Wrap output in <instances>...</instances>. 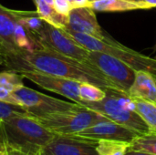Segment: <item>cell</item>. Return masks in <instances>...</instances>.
<instances>
[{
	"label": "cell",
	"mask_w": 156,
	"mask_h": 155,
	"mask_svg": "<svg viewBox=\"0 0 156 155\" xmlns=\"http://www.w3.org/2000/svg\"><path fill=\"white\" fill-rule=\"evenodd\" d=\"M6 68L15 71L31 69L80 82L91 83L104 90H117L115 86L94 65L44 48L32 51L21 50L16 56L7 60Z\"/></svg>",
	"instance_id": "cell-1"
},
{
	"label": "cell",
	"mask_w": 156,
	"mask_h": 155,
	"mask_svg": "<svg viewBox=\"0 0 156 155\" xmlns=\"http://www.w3.org/2000/svg\"><path fill=\"white\" fill-rule=\"evenodd\" d=\"M55 135L28 114L0 121V147L26 155H41Z\"/></svg>",
	"instance_id": "cell-2"
},
{
	"label": "cell",
	"mask_w": 156,
	"mask_h": 155,
	"mask_svg": "<svg viewBox=\"0 0 156 155\" xmlns=\"http://www.w3.org/2000/svg\"><path fill=\"white\" fill-rule=\"evenodd\" d=\"M63 29L88 50L108 53L122 60L135 71L148 72L156 79V58L143 55L123 46L108 34H106L103 40H101L90 35L76 32L69 28Z\"/></svg>",
	"instance_id": "cell-3"
},
{
	"label": "cell",
	"mask_w": 156,
	"mask_h": 155,
	"mask_svg": "<svg viewBox=\"0 0 156 155\" xmlns=\"http://www.w3.org/2000/svg\"><path fill=\"white\" fill-rule=\"evenodd\" d=\"M105 90L107 95L102 100L83 102L81 105L140 134L152 132L144 121L133 110L131 100L125 94L112 89Z\"/></svg>",
	"instance_id": "cell-4"
},
{
	"label": "cell",
	"mask_w": 156,
	"mask_h": 155,
	"mask_svg": "<svg viewBox=\"0 0 156 155\" xmlns=\"http://www.w3.org/2000/svg\"><path fill=\"white\" fill-rule=\"evenodd\" d=\"M103 118L101 114L78 104L73 109L35 119L54 134L74 135Z\"/></svg>",
	"instance_id": "cell-5"
},
{
	"label": "cell",
	"mask_w": 156,
	"mask_h": 155,
	"mask_svg": "<svg viewBox=\"0 0 156 155\" xmlns=\"http://www.w3.org/2000/svg\"><path fill=\"white\" fill-rule=\"evenodd\" d=\"M31 37L37 48L54 51L81 62L88 61L90 50L78 43L67 31L53 26L46 21Z\"/></svg>",
	"instance_id": "cell-6"
},
{
	"label": "cell",
	"mask_w": 156,
	"mask_h": 155,
	"mask_svg": "<svg viewBox=\"0 0 156 155\" xmlns=\"http://www.w3.org/2000/svg\"><path fill=\"white\" fill-rule=\"evenodd\" d=\"M12 94L18 100L19 104L27 111L28 115L34 118L65 111L73 109L78 105V103L73 101L69 102L46 95L37 90L27 88L25 85L16 89L12 91Z\"/></svg>",
	"instance_id": "cell-7"
},
{
	"label": "cell",
	"mask_w": 156,
	"mask_h": 155,
	"mask_svg": "<svg viewBox=\"0 0 156 155\" xmlns=\"http://www.w3.org/2000/svg\"><path fill=\"white\" fill-rule=\"evenodd\" d=\"M87 63L98 68L115 86L118 91L127 96L136 71L117 58L101 51H90Z\"/></svg>",
	"instance_id": "cell-8"
},
{
	"label": "cell",
	"mask_w": 156,
	"mask_h": 155,
	"mask_svg": "<svg viewBox=\"0 0 156 155\" xmlns=\"http://www.w3.org/2000/svg\"><path fill=\"white\" fill-rule=\"evenodd\" d=\"M17 72H19L25 79H27L44 90L61 95L78 104H81V99L80 97V81L31 69L20 70Z\"/></svg>",
	"instance_id": "cell-9"
},
{
	"label": "cell",
	"mask_w": 156,
	"mask_h": 155,
	"mask_svg": "<svg viewBox=\"0 0 156 155\" xmlns=\"http://www.w3.org/2000/svg\"><path fill=\"white\" fill-rule=\"evenodd\" d=\"M99 141L75 135H55L44 147L41 155H98Z\"/></svg>",
	"instance_id": "cell-10"
},
{
	"label": "cell",
	"mask_w": 156,
	"mask_h": 155,
	"mask_svg": "<svg viewBox=\"0 0 156 155\" xmlns=\"http://www.w3.org/2000/svg\"><path fill=\"white\" fill-rule=\"evenodd\" d=\"M74 135L95 141L107 140L131 143L136 136L140 135V133L104 117L103 119L96 122L91 126Z\"/></svg>",
	"instance_id": "cell-11"
},
{
	"label": "cell",
	"mask_w": 156,
	"mask_h": 155,
	"mask_svg": "<svg viewBox=\"0 0 156 155\" xmlns=\"http://www.w3.org/2000/svg\"><path fill=\"white\" fill-rule=\"evenodd\" d=\"M65 28L87 34L101 40H103L107 34L100 26L95 11L89 6L73 8L69 14V21Z\"/></svg>",
	"instance_id": "cell-12"
},
{
	"label": "cell",
	"mask_w": 156,
	"mask_h": 155,
	"mask_svg": "<svg viewBox=\"0 0 156 155\" xmlns=\"http://www.w3.org/2000/svg\"><path fill=\"white\" fill-rule=\"evenodd\" d=\"M17 22L16 10L6 8L0 4V45L6 54L7 60L21 51L15 41V29Z\"/></svg>",
	"instance_id": "cell-13"
},
{
	"label": "cell",
	"mask_w": 156,
	"mask_h": 155,
	"mask_svg": "<svg viewBox=\"0 0 156 155\" xmlns=\"http://www.w3.org/2000/svg\"><path fill=\"white\" fill-rule=\"evenodd\" d=\"M128 98H136L156 104V79L145 71H136L135 79L127 93Z\"/></svg>",
	"instance_id": "cell-14"
},
{
	"label": "cell",
	"mask_w": 156,
	"mask_h": 155,
	"mask_svg": "<svg viewBox=\"0 0 156 155\" xmlns=\"http://www.w3.org/2000/svg\"><path fill=\"white\" fill-rule=\"evenodd\" d=\"M87 6L98 12H125L154 8L152 5L144 2H135L131 0H100L90 2Z\"/></svg>",
	"instance_id": "cell-15"
},
{
	"label": "cell",
	"mask_w": 156,
	"mask_h": 155,
	"mask_svg": "<svg viewBox=\"0 0 156 155\" xmlns=\"http://www.w3.org/2000/svg\"><path fill=\"white\" fill-rule=\"evenodd\" d=\"M37 7V13L38 16L58 28H65L68 25L69 16L58 14L52 5H48L45 0H32Z\"/></svg>",
	"instance_id": "cell-16"
},
{
	"label": "cell",
	"mask_w": 156,
	"mask_h": 155,
	"mask_svg": "<svg viewBox=\"0 0 156 155\" xmlns=\"http://www.w3.org/2000/svg\"><path fill=\"white\" fill-rule=\"evenodd\" d=\"M132 108L144 121L152 132H156V104L136 98H129Z\"/></svg>",
	"instance_id": "cell-17"
},
{
	"label": "cell",
	"mask_w": 156,
	"mask_h": 155,
	"mask_svg": "<svg viewBox=\"0 0 156 155\" xmlns=\"http://www.w3.org/2000/svg\"><path fill=\"white\" fill-rule=\"evenodd\" d=\"M129 149L156 155V132H150L136 136L130 143Z\"/></svg>",
	"instance_id": "cell-18"
},
{
	"label": "cell",
	"mask_w": 156,
	"mask_h": 155,
	"mask_svg": "<svg viewBox=\"0 0 156 155\" xmlns=\"http://www.w3.org/2000/svg\"><path fill=\"white\" fill-rule=\"evenodd\" d=\"M130 148V143L122 141L101 140L97 145L98 155H125Z\"/></svg>",
	"instance_id": "cell-19"
},
{
	"label": "cell",
	"mask_w": 156,
	"mask_h": 155,
	"mask_svg": "<svg viewBox=\"0 0 156 155\" xmlns=\"http://www.w3.org/2000/svg\"><path fill=\"white\" fill-rule=\"evenodd\" d=\"M106 90L99 86L88 82H80V97L81 104L83 102H96L101 101L106 97ZM80 104V105H81Z\"/></svg>",
	"instance_id": "cell-20"
},
{
	"label": "cell",
	"mask_w": 156,
	"mask_h": 155,
	"mask_svg": "<svg viewBox=\"0 0 156 155\" xmlns=\"http://www.w3.org/2000/svg\"><path fill=\"white\" fill-rule=\"evenodd\" d=\"M25 78L17 71L7 70L0 72V88L12 93L16 89L24 85L23 79Z\"/></svg>",
	"instance_id": "cell-21"
},
{
	"label": "cell",
	"mask_w": 156,
	"mask_h": 155,
	"mask_svg": "<svg viewBox=\"0 0 156 155\" xmlns=\"http://www.w3.org/2000/svg\"><path fill=\"white\" fill-rule=\"evenodd\" d=\"M15 41H16V47L20 50L32 51L37 48L29 32L18 22L15 29Z\"/></svg>",
	"instance_id": "cell-22"
},
{
	"label": "cell",
	"mask_w": 156,
	"mask_h": 155,
	"mask_svg": "<svg viewBox=\"0 0 156 155\" xmlns=\"http://www.w3.org/2000/svg\"><path fill=\"white\" fill-rule=\"evenodd\" d=\"M25 114H28V113L22 106L11 104L0 100V121L15 115H25Z\"/></svg>",
	"instance_id": "cell-23"
},
{
	"label": "cell",
	"mask_w": 156,
	"mask_h": 155,
	"mask_svg": "<svg viewBox=\"0 0 156 155\" xmlns=\"http://www.w3.org/2000/svg\"><path fill=\"white\" fill-rule=\"evenodd\" d=\"M54 9L60 15L69 16V12L73 9L69 0H54Z\"/></svg>",
	"instance_id": "cell-24"
},
{
	"label": "cell",
	"mask_w": 156,
	"mask_h": 155,
	"mask_svg": "<svg viewBox=\"0 0 156 155\" xmlns=\"http://www.w3.org/2000/svg\"><path fill=\"white\" fill-rule=\"evenodd\" d=\"M0 100L7 102V103H11V104H15V105H20L18 100L13 96V94L2 88H0ZM21 106V105H20Z\"/></svg>",
	"instance_id": "cell-25"
},
{
	"label": "cell",
	"mask_w": 156,
	"mask_h": 155,
	"mask_svg": "<svg viewBox=\"0 0 156 155\" xmlns=\"http://www.w3.org/2000/svg\"><path fill=\"white\" fill-rule=\"evenodd\" d=\"M73 8L87 6L89 4V0H69Z\"/></svg>",
	"instance_id": "cell-26"
},
{
	"label": "cell",
	"mask_w": 156,
	"mask_h": 155,
	"mask_svg": "<svg viewBox=\"0 0 156 155\" xmlns=\"http://www.w3.org/2000/svg\"><path fill=\"white\" fill-rule=\"evenodd\" d=\"M7 63V58H6V54L5 52V50L2 48L1 45H0V65L2 66H6Z\"/></svg>",
	"instance_id": "cell-27"
},
{
	"label": "cell",
	"mask_w": 156,
	"mask_h": 155,
	"mask_svg": "<svg viewBox=\"0 0 156 155\" xmlns=\"http://www.w3.org/2000/svg\"><path fill=\"white\" fill-rule=\"evenodd\" d=\"M125 155H154L152 153H144V152H140V151H134V150H131L129 149L126 153Z\"/></svg>",
	"instance_id": "cell-28"
},
{
	"label": "cell",
	"mask_w": 156,
	"mask_h": 155,
	"mask_svg": "<svg viewBox=\"0 0 156 155\" xmlns=\"http://www.w3.org/2000/svg\"><path fill=\"white\" fill-rule=\"evenodd\" d=\"M7 151V153L8 155H26L22 153H19V152H16V151H14V150H10V149H5Z\"/></svg>",
	"instance_id": "cell-29"
},
{
	"label": "cell",
	"mask_w": 156,
	"mask_h": 155,
	"mask_svg": "<svg viewBox=\"0 0 156 155\" xmlns=\"http://www.w3.org/2000/svg\"><path fill=\"white\" fill-rule=\"evenodd\" d=\"M143 1H144V3H146V4L152 5L154 8H155L156 7V0H143Z\"/></svg>",
	"instance_id": "cell-30"
},
{
	"label": "cell",
	"mask_w": 156,
	"mask_h": 155,
	"mask_svg": "<svg viewBox=\"0 0 156 155\" xmlns=\"http://www.w3.org/2000/svg\"><path fill=\"white\" fill-rule=\"evenodd\" d=\"M0 155H8L7 153V151L3 148V147H0Z\"/></svg>",
	"instance_id": "cell-31"
},
{
	"label": "cell",
	"mask_w": 156,
	"mask_h": 155,
	"mask_svg": "<svg viewBox=\"0 0 156 155\" xmlns=\"http://www.w3.org/2000/svg\"><path fill=\"white\" fill-rule=\"evenodd\" d=\"M48 5H52L53 6V5H54V0H45Z\"/></svg>",
	"instance_id": "cell-32"
},
{
	"label": "cell",
	"mask_w": 156,
	"mask_h": 155,
	"mask_svg": "<svg viewBox=\"0 0 156 155\" xmlns=\"http://www.w3.org/2000/svg\"><path fill=\"white\" fill-rule=\"evenodd\" d=\"M131 1H135V2H144L143 0H131Z\"/></svg>",
	"instance_id": "cell-33"
},
{
	"label": "cell",
	"mask_w": 156,
	"mask_h": 155,
	"mask_svg": "<svg viewBox=\"0 0 156 155\" xmlns=\"http://www.w3.org/2000/svg\"><path fill=\"white\" fill-rule=\"evenodd\" d=\"M94 1H100V0H89V3L90 2H94Z\"/></svg>",
	"instance_id": "cell-34"
},
{
	"label": "cell",
	"mask_w": 156,
	"mask_h": 155,
	"mask_svg": "<svg viewBox=\"0 0 156 155\" xmlns=\"http://www.w3.org/2000/svg\"><path fill=\"white\" fill-rule=\"evenodd\" d=\"M155 50H156V44H155Z\"/></svg>",
	"instance_id": "cell-35"
}]
</instances>
